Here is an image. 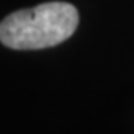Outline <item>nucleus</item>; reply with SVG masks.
<instances>
[{"label":"nucleus","instance_id":"obj_1","mask_svg":"<svg viewBox=\"0 0 134 134\" xmlns=\"http://www.w3.org/2000/svg\"><path fill=\"white\" fill-rule=\"evenodd\" d=\"M79 26V10L68 2H45L16 10L0 23V42L16 51L54 47L68 40Z\"/></svg>","mask_w":134,"mask_h":134}]
</instances>
